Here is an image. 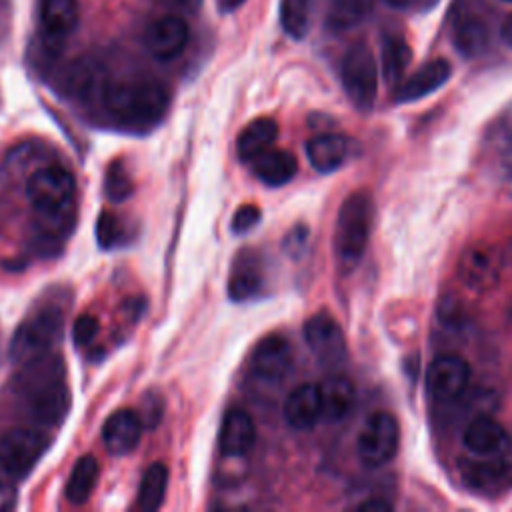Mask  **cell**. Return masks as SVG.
<instances>
[{"label": "cell", "mask_w": 512, "mask_h": 512, "mask_svg": "<svg viewBox=\"0 0 512 512\" xmlns=\"http://www.w3.org/2000/svg\"><path fill=\"white\" fill-rule=\"evenodd\" d=\"M104 110L124 126L144 128L156 124L168 108L166 88L152 78H120L104 82Z\"/></svg>", "instance_id": "1"}, {"label": "cell", "mask_w": 512, "mask_h": 512, "mask_svg": "<svg viewBox=\"0 0 512 512\" xmlns=\"http://www.w3.org/2000/svg\"><path fill=\"white\" fill-rule=\"evenodd\" d=\"M372 230V200L366 192L350 194L336 216L334 248L342 268H354L366 252Z\"/></svg>", "instance_id": "2"}, {"label": "cell", "mask_w": 512, "mask_h": 512, "mask_svg": "<svg viewBox=\"0 0 512 512\" xmlns=\"http://www.w3.org/2000/svg\"><path fill=\"white\" fill-rule=\"evenodd\" d=\"M62 330V316L56 308H42L22 320L10 340V358L16 364H32L42 358Z\"/></svg>", "instance_id": "3"}, {"label": "cell", "mask_w": 512, "mask_h": 512, "mask_svg": "<svg viewBox=\"0 0 512 512\" xmlns=\"http://www.w3.org/2000/svg\"><path fill=\"white\" fill-rule=\"evenodd\" d=\"M340 80L348 100L362 112L374 106L378 94V66L364 44L352 46L340 64Z\"/></svg>", "instance_id": "4"}, {"label": "cell", "mask_w": 512, "mask_h": 512, "mask_svg": "<svg viewBox=\"0 0 512 512\" xmlns=\"http://www.w3.org/2000/svg\"><path fill=\"white\" fill-rule=\"evenodd\" d=\"M398 442H400V428L396 418L380 410V412H374L364 422L356 440V452L366 466L378 468L396 456Z\"/></svg>", "instance_id": "5"}, {"label": "cell", "mask_w": 512, "mask_h": 512, "mask_svg": "<svg viewBox=\"0 0 512 512\" xmlns=\"http://www.w3.org/2000/svg\"><path fill=\"white\" fill-rule=\"evenodd\" d=\"M48 448V438L34 428H12L0 438V466L14 478L26 476Z\"/></svg>", "instance_id": "6"}, {"label": "cell", "mask_w": 512, "mask_h": 512, "mask_svg": "<svg viewBox=\"0 0 512 512\" xmlns=\"http://www.w3.org/2000/svg\"><path fill=\"white\" fill-rule=\"evenodd\" d=\"M76 192L74 176L62 166H44L26 182V194L34 210H50L72 204Z\"/></svg>", "instance_id": "7"}, {"label": "cell", "mask_w": 512, "mask_h": 512, "mask_svg": "<svg viewBox=\"0 0 512 512\" xmlns=\"http://www.w3.org/2000/svg\"><path fill=\"white\" fill-rule=\"evenodd\" d=\"M26 384L30 408L36 420L54 424L66 414L70 404L68 390L62 384V380L56 378L52 362L48 364V368L42 370V374H34Z\"/></svg>", "instance_id": "8"}, {"label": "cell", "mask_w": 512, "mask_h": 512, "mask_svg": "<svg viewBox=\"0 0 512 512\" xmlns=\"http://www.w3.org/2000/svg\"><path fill=\"white\" fill-rule=\"evenodd\" d=\"M502 274V254L486 242L468 246L458 260L460 280L476 292L490 290L498 284Z\"/></svg>", "instance_id": "9"}, {"label": "cell", "mask_w": 512, "mask_h": 512, "mask_svg": "<svg viewBox=\"0 0 512 512\" xmlns=\"http://www.w3.org/2000/svg\"><path fill=\"white\" fill-rule=\"evenodd\" d=\"M462 482L478 494H502L512 488V462L500 456H478L460 464Z\"/></svg>", "instance_id": "10"}, {"label": "cell", "mask_w": 512, "mask_h": 512, "mask_svg": "<svg viewBox=\"0 0 512 512\" xmlns=\"http://www.w3.org/2000/svg\"><path fill=\"white\" fill-rule=\"evenodd\" d=\"M470 382V366L464 358L446 354L430 362L426 370V388L438 402L456 400Z\"/></svg>", "instance_id": "11"}, {"label": "cell", "mask_w": 512, "mask_h": 512, "mask_svg": "<svg viewBox=\"0 0 512 512\" xmlns=\"http://www.w3.org/2000/svg\"><path fill=\"white\" fill-rule=\"evenodd\" d=\"M304 340L312 354L324 364H338L346 356L344 332L328 312H318L306 320Z\"/></svg>", "instance_id": "12"}, {"label": "cell", "mask_w": 512, "mask_h": 512, "mask_svg": "<svg viewBox=\"0 0 512 512\" xmlns=\"http://www.w3.org/2000/svg\"><path fill=\"white\" fill-rule=\"evenodd\" d=\"M190 28L178 14H164L156 18L144 32L146 50L158 60L176 58L188 44Z\"/></svg>", "instance_id": "13"}, {"label": "cell", "mask_w": 512, "mask_h": 512, "mask_svg": "<svg viewBox=\"0 0 512 512\" xmlns=\"http://www.w3.org/2000/svg\"><path fill=\"white\" fill-rule=\"evenodd\" d=\"M292 366V346L282 336L262 338L250 356V370L256 378L276 382L288 374Z\"/></svg>", "instance_id": "14"}, {"label": "cell", "mask_w": 512, "mask_h": 512, "mask_svg": "<svg viewBox=\"0 0 512 512\" xmlns=\"http://www.w3.org/2000/svg\"><path fill=\"white\" fill-rule=\"evenodd\" d=\"M142 420L136 410L120 408L108 416L102 426V440L110 454L122 456L132 452L142 436Z\"/></svg>", "instance_id": "15"}, {"label": "cell", "mask_w": 512, "mask_h": 512, "mask_svg": "<svg viewBox=\"0 0 512 512\" xmlns=\"http://www.w3.org/2000/svg\"><path fill=\"white\" fill-rule=\"evenodd\" d=\"M220 450L226 456H244L256 442V426L252 416L242 408H230L220 426Z\"/></svg>", "instance_id": "16"}, {"label": "cell", "mask_w": 512, "mask_h": 512, "mask_svg": "<svg viewBox=\"0 0 512 512\" xmlns=\"http://www.w3.org/2000/svg\"><path fill=\"white\" fill-rule=\"evenodd\" d=\"M452 74V66L444 58H436L420 66L412 76H408L404 82L398 84L396 100L398 102H412L420 100L426 94L438 90Z\"/></svg>", "instance_id": "17"}, {"label": "cell", "mask_w": 512, "mask_h": 512, "mask_svg": "<svg viewBox=\"0 0 512 512\" xmlns=\"http://www.w3.org/2000/svg\"><path fill=\"white\" fill-rule=\"evenodd\" d=\"M464 446L476 456H500L508 448V432L494 418L480 416L464 430Z\"/></svg>", "instance_id": "18"}, {"label": "cell", "mask_w": 512, "mask_h": 512, "mask_svg": "<svg viewBox=\"0 0 512 512\" xmlns=\"http://www.w3.org/2000/svg\"><path fill=\"white\" fill-rule=\"evenodd\" d=\"M284 418L296 430H308L322 418L318 384H300L284 402Z\"/></svg>", "instance_id": "19"}, {"label": "cell", "mask_w": 512, "mask_h": 512, "mask_svg": "<svg viewBox=\"0 0 512 512\" xmlns=\"http://www.w3.org/2000/svg\"><path fill=\"white\" fill-rule=\"evenodd\" d=\"M318 388L322 400V418L338 422L352 412L356 404V388L348 378L330 376L322 384H318Z\"/></svg>", "instance_id": "20"}, {"label": "cell", "mask_w": 512, "mask_h": 512, "mask_svg": "<svg viewBox=\"0 0 512 512\" xmlns=\"http://www.w3.org/2000/svg\"><path fill=\"white\" fill-rule=\"evenodd\" d=\"M80 20L78 0H42L40 22L50 38L62 40L72 34Z\"/></svg>", "instance_id": "21"}, {"label": "cell", "mask_w": 512, "mask_h": 512, "mask_svg": "<svg viewBox=\"0 0 512 512\" xmlns=\"http://www.w3.org/2000/svg\"><path fill=\"white\" fill-rule=\"evenodd\" d=\"M250 164L258 180L272 188L288 184L298 170V162L290 152L274 150V148H268L266 152L256 156Z\"/></svg>", "instance_id": "22"}, {"label": "cell", "mask_w": 512, "mask_h": 512, "mask_svg": "<svg viewBox=\"0 0 512 512\" xmlns=\"http://www.w3.org/2000/svg\"><path fill=\"white\" fill-rule=\"evenodd\" d=\"M306 156L314 170L326 174L342 166L348 156V144L340 134H318L308 140Z\"/></svg>", "instance_id": "23"}, {"label": "cell", "mask_w": 512, "mask_h": 512, "mask_svg": "<svg viewBox=\"0 0 512 512\" xmlns=\"http://www.w3.org/2000/svg\"><path fill=\"white\" fill-rule=\"evenodd\" d=\"M278 136V124L272 118H256L244 126L236 140V152L240 160L252 162L256 156L272 148Z\"/></svg>", "instance_id": "24"}, {"label": "cell", "mask_w": 512, "mask_h": 512, "mask_svg": "<svg viewBox=\"0 0 512 512\" xmlns=\"http://www.w3.org/2000/svg\"><path fill=\"white\" fill-rule=\"evenodd\" d=\"M452 42L462 56H466V58L480 56L488 48V42H490L488 26L484 24L482 18H478L474 14H466L456 20V24L452 28Z\"/></svg>", "instance_id": "25"}, {"label": "cell", "mask_w": 512, "mask_h": 512, "mask_svg": "<svg viewBox=\"0 0 512 512\" xmlns=\"http://www.w3.org/2000/svg\"><path fill=\"white\" fill-rule=\"evenodd\" d=\"M98 474H100L98 460L92 454L80 456L68 476V482H66L68 502L84 504L92 496V492L98 484Z\"/></svg>", "instance_id": "26"}, {"label": "cell", "mask_w": 512, "mask_h": 512, "mask_svg": "<svg viewBox=\"0 0 512 512\" xmlns=\"http://www.w3.org/2000/svg\"><path fill=\"white\" fill-rule=\"evenodd\" d=\"M166 484H168V470L162 462H154L146 468L142 474L140 486H138V498L136 508L140 512H154L162 506L166 496Z\"/></svg>", "instance_id": "27"}, {"label": "cell", "mask_w": 512, "mask_h": 512, "mask_svg": "<svg viewBox=\"0 0 512 512\" xmlns=\"http://www.w3.org/2000/svg\"><path fill=\"white\" fill-rule=\"evenodd\" d=\"M412 60V50L402 38H388L382 46V74L388 84H400L408 64Z\"/></svg>", "instance_id": "28"}, {"label": "cell", "mask_w": 512, "mask_h": 512, "mask_svg": "<svg viewBox=\"0 0 512 512\" xmlns=\"http://www.w3.org/2000/svg\"><path fill=\"white\" fill-rule=\"evenodd\" d=\"M312 6H314V0H282L280 2V24L290 38L300 40L308 34Z\"/></svg>", "instance_id": "29"}, {"label": "cell", "mask_w": 512, "mask_h": 512, "mask_svg": "<svg viewBox=\"0 0 512 512\" xmlns=\"http://www.w3.org/2000/svg\"><path fill=\"white\" fill-rule=\"evenodd\" d=\"M370 4L372 0H330L328 24L336 30L352 28L368 14Z\"/></svg>", "instance_id": "30"}, {"label": "cell", "mask_w": 512, "mask_h": 512, "mask_svg": "<svg viewBox=\"0 0 512 512\" xmlns=\"http://www.w3.org/2000/svg\"><path fill=\"white\" fill-rule=\"evenodd\" d=\"M72 212L74 206H62V208H50V210H36V228L40 230L42 236L48 238H62L64 234L70 232L74 226L72 222Z\"/></svg>", "instance_id": "31"}, {"label": "cell", "mask_w": 512, "mask_h": 512, "mask_svg": "<svg viewBox=\"0 0 512 512\" xmlns=\"http://www.w3.org/2000/svg\"><path fill=\"white\" fill-rule=\"evenodd\" d=\"M106 196L112 200V202H122L126 200L130 194H132V180H130V174L126 172L124 168V162L120 160H114L108 170H106Z\"/></svg>", "instance_id": "32"}, {"label": "cell", "mask_w": 512, "mask_h": 512, "mask_svg": "<svg viewBox=\"0 0 512 512\" xmlns=\"http://www.w3.org/2000/svg\"><path fill=\"white\" fill-rule=\"evenodd\" d=\"M260 288V276L254 268L244 266V268H236L234 274L230 276V284H228V294L232 300L242 302L252 298Z\"/></svg>", "instance_id": "33"}, {"label": "cell", "mask_w": 512, "mask_h": 512, "mask_svg": "<svg viewBox=\"0 0 512 512\" xmlns=\"http://www.w3.org/2000/svg\"><path fill=\"white\" fill-rule=\"evenodd\" d=\"M98 320L90 314H80L74 320V328H72V338L76 346H88L94 342V338L98 336Z\"/></svg>", "instance_id": "34"}, {"label": "cell", "mask_w": 512, "mask_h": 512, "mask_svg": "<svg viewBox=\"0 0 512 512\" xmlns=\"http://www.w3.org/2000/svg\"><path fill=\"white\" fill-rule=\"evenodd\" d=\"M96 238L102 248H110L118 240V218L110 212H102L96 224Z\"/></svg>", "instance_id": "35"}, {"label": "cell", "mask_w": 512, "mask_h": 512, "mask_svg": "<svg viewBox=\"0 0 512 512\" xmlns=\"http://www.w3.org/2000/svg\"><path fill=\"white\" fill-rule=\"evenodd\" d=\"M260 210L254 204H246L240 206L234 216H232V230L236 234H246L248 230H252L258 222H260Z\"/></svg>", "instance_id": "36"}, {"label": "cell", "mask_w": 512, "mask_h": 512, "mask_svg": "<svg viewBox=\"0 0 512 512\" xmlns=\"http://www.w3.org/2000/svg\"><path fill=\"white\" fill-rule=\"evenodd\" d=\"M144 428H154L160 418H162V398L154 396V398H144L142 400V410L138 412Z\"/></svg>", "instance_id": "37"}, {"label": "cell", "mask_w": 512, "mask_h": 512, "mask_svg": "<svg viewBox=\"0 0 512 512\" xmlns=\"http://www.w3.org/2000/svg\"><path fill=\"white\" fill-rule=\"evenodd\" d=\"M358 510H366V512H384V510H392V504H388L386 500H380V498H374V500H366L358 506Z\"/></svg>", "instance_id": "38"}, {"label": "cell", "mask_w": 512, "mask_h": 512, "mask_svg": "<svg viewBox=\"0 0 512 512\" xmlns=\"http://www.w3.org/2000/svg\"><path fill=\"white\" fill-rule=\"evenodd\" d=\"M500 38L512 48V14H508L500 24Z\"/></svg>", "instance_id": "39"}, {"label": "cell", "mask_w": 512, "mask_h": 512, "mask_svg": "<svg viewBox=\"0 0 512 512\" xmlns=\"http://www.w3.org/2000/svg\"><path fill=\"white\" fill-rule=\"evenodd\" d=\"M244 0H216L220 12H234Z\"/></svg>", "instance_id": "40"}, {"label": "cell", "mask_w": 512, "mask_h": 512, "mask_svg": "<svg viewBox=\"0 0 512 512\" xmlns=\"http://www.w3.org/2000/svg\"><path fill=\"white\" fill-rule=\"evenodd\" d=\"M384 2H388L390 6H396V8H400V6H406L410 0H384Z\"/></svg>", "instance_id": "41"}, {"label": "cell", "mask_w": 512, "mask_h": 512, "mask_svg": "<svg viewBox=\"0 0 512 512\" xmlns=\"http://www.w3.org/2000/svg\"><path fill=\"white\" fill-rule=\"evenodd\" d=\"M506 132L512 136V110L508 114V120H506Z\"/></svg>", "instance_id": "42"}, {"label": "cell", "mask_w": 512, "mask_h": 512, "mask_svg": "<svg viewBox=\"0 0 512 512\" xmlns=\"http://www.w3.org/2000/svg\"><path fill=\"white\" fill-rule=\"evenodd\" d=\"M508 320H510V324H512V302L508 304Z\"/></svg>", "instance_id": "43"}, {"label": "cell", "mask_w": 512, "mask_h": 512, "mask_svg": "<svg viewBox=\"0 0 512 512\" xmlns=\"http://www.w3.org/2000/svg\"><path fill=\"white\" fill-rule=\"evenodd\" d=\"M510 256H512V242H510Z\"/></svg>", "instance_id": "44"}, {"label": "cell", "mask_w": 512, "mask_h": 512, "mask_svg": "<svg viewBox=\"0 0 512 512\" xmlns=\"http://www.w3.org/2000/svg\"><path fill=\"white\" fill-rule=\"evenodd\" d=\"M506 2H512V0H506Z\"/></svg>", "instance_id": "45"}]
</instances>
